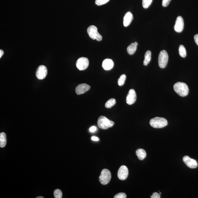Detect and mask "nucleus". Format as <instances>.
<instances>
[{
	"label": "nucleus",
	"instance_id": "f257e3e1",
	"mask_svg": "<svg viewBox=\"0 0 198 198\" xmlns=\"http://www.w3.org/2000/svg\"><path fill=\"white\" fill-rule=\"evenodd\" d=\"M174 89L176 93L181 97L186 96L189 93V88L186 84L179 82L176 83L174 86Z\"/></svg>",
	"mask_w": 198,
	"mask_h": 198
},
{
	"label": "nucleus",
	"instance_id": "f03ea898",
	"mask_svg": "<svg viewBox=\"0 0 198 198\" xmlns=\"http://www.w3.org/2000/svg\"><path fill=\"white\" fill-rule=\"evenodd\" d=\"M150 124L153 128L160 129L168 125V122L165 118L156 117L150 120Z\"/></svg>",
	"mask_w": 198,
	"mask_h": 198
},
{
	"label": "nucleus",
	"instance_id": "7ed1b4c3",
	"mask_svg": "<svg viewBox=\"0 0 198 198\" xmlns=\"http://www.w3.org/2000/svg\"><path fill=\"white\" fill-rule=\"evenodd\" d=\"M98 125L102 129H106L114 126V122L110 120L104 116L99 117L97 122Z\"/></svg>",
	"mask_w": 198,
	"mask_h": 198
},
{
	"label": "nucleus",
	"instance_id": "20e7f679",
	"mask_svg": "<svg viewBox=\"0 0 198 198\" xmlns=\"http://www.w3.org/2000/svg\"><path fill=\"white\" fill-rule=\"evenodd\" d=\"M87 33L91 38L96 40L98 41L102 40V36L98 33L97 27L94 26H91L88 28Z\"/></svg>",
	"mask_w": 198,
	"mask_h": 198
},
{
	"label": "nucleus",
	"instance_id": "39448f33",
	"mask_svg": "<svg viewBox=\"0 0 198 198\" xmlns=\"http://www.w3.org/2000/svg\"><path fill=\"white\" fill-rule=\"evenodd\" d=\"M111 179V172L107 169H104L102 171L99 177V181L101 184L106 185L110 182Z\"/></svg>",
	"mask_w": 198,
	"mask_h": 198
},
{
	"label": "nucleus",
	"instance_id": "423d86ee",
	"mask_svg": "<svg viewBox=\"0 0 198 198\" xmlns=\"http://www.w3.org/2000/svg\"><path fill=\"white\" fill-rule=\"evenodd\" d=\"M168 56L167 51L163 50L160 51L158 58L159 65L161 68H164L166 66L168 63Z\"/></svg>",
	"mask_w": 198,
	"mask_h": 198
},
{
	"label": "nucleus",
	"instance_id": "0eeeda50",
	"mask_svg": "<svg viewBox=\"0 0 198 198\" xmlns=\"http://www.w3.org/2000/svg\"><path fill=\"white\" fill-rule=\"evenodd\" d=\"M89 65V61L87 58L80 57L78 59L76 63L78 69L80 71H83L87 69Z\"/></svg>",
	"mask_w": 198,
	"mask_h": 198
},
{
	"label": "nucleus",
	"instance_id": "6e6552de",
	"mask_svg": "<svg viewBox=\"0 0 198 198\" xmlns=\"http://www.w3.org/2000/svg\"><path fill=\"white\" fill-rule=\"evenodd\" d=\"M47 74V69L44 65H40L37 68L36 75L37 78L39 80H42L45 78Z\"/></svg>",
	"mask_w": 198,
	"mask_h": 198
},
{
	"label": "nucleus",
	"instance_id": "1a4fd4ad",
	"mask_svg": "<svg viewBox=\"0 0 198 198\" xmlns=\"http://www.w3.org/2000/svg\"><path fill=\"white\" fill-rule=\"evenodd\" d=\"M129 175V170L127 167L125 165H122L118 170V176L121 180H125L127 178Z\"/></svg>",
	"mask_w": 198,
	"mask_h": 198
},
{
	"label": "nucleus",
	"instance_id": "9d476101",
	"mask_svg": "<svg viewBox=\"0 0 198 198\" xmlns=\"http://www.w3.org/2000/svg\"><path fill=\"white\" fill-rule=\"evenodd\" d=\"M184 21L182 17L179 16L177 18L175 24L174 26V30L177 33H180L184 28Z\"/></svg>",
	"mask_w": 198,
	"mask_h": 198
},
{
	"label": "nucleus",
	"instance_id": "9b49d317",
	"mask_svg": "<svg viewBox=\"0 0 198 198\" xmlns=\"http://www.w3.org/2000/svg\"><path fill=\"white\" fill-rule=\"evenodd\" d=\"M183 160L186 165L190 168H195L197 167L198 164L196 160L190 158L188 156H184Z\"/></svg>",
	"mask_w": 198,
	"mask_h": 198
},
{
	"label": "nucleus",
	"instance_id": "f8f14e48",
	"mask_svg": "<svg viewBox=\"0 0 198 198\" xmlns=\"http://www.w3.org/2000/svg\"><path fill=\"white\" fill-rule=\"evenodd\" d=\"M136 91L133 89L129 90V93L126 97V102L127 104L131 105L133 104L136 101Z\"/></svg>",
	"mask_w": 198,
	"mask_h": 198
},
{
	"label": "nucleus",
	"instance_id": "ddd939ff",
	"mask_svg": "<svg viewBox=\"0 0 198 198\" xmlns=\"http://www.w3.org/2000/svg\"><path fill=\"white\" fill-rule=\"evenodd\" d=\"M90 86L85 83L79 85L76 87V92L78 95L84 94L89 90Z\"/></svg>",
	"mask_w": 198,
	"mask_h": 198
},
{
	"label": "nucleus",
	"instance_id": "4468645a",
	"mask_svg": "<svg viewBox=\"0 0 198 198\" xmlns=\"http://www.w3.org/2000/svg\"><path fill=\"white\" fill-rule=\"evenodd\" d=\"M133 19V15L131 12H127L124 17V26L125 27L129 26L132 23Z\"/></svg>",
	"mask_w": 198,
	"mask_h": 198
},
{
	"label": "nucleus",
	"instance_id": "2eb2a0df",
	"mask_svg": "<svg viewBox=\"0 0 198 198\" xmlns=\"http://www.w3.org/2000/svg\"><path fill=\"white\" fill-rule=\"evenodd\" d=\"M114 64L112 60L110 59H106L103 61L102 67L105 70H109L114 66Z\"/></svg>",
	"mask_w": 198,
	"mask_h": 198
},
{
	"label": "nucleus",
	"instance_id": "dca6fc26",
	"mask_svg": "<svg viewBox=\"0 0 198 198\" xmlns=\"http://www.w3.org/2000/svg\"><path fill=\"white\" fill-rule=\"evenodd\" d=\"M137 46L138 43L136 42L131 44L127 49L128 54L130 55H132L134 54L137 49Z\"/></svg>",
	"mask_w": 198,
	"mask_h": 198
},
{
	"label": "nucleus",
	"instance_id": "f3484780",
	"mask_svg": "<svg viewBox=\"0 0 198 198\" xmlns=\"http://www.w3.org/2000/svg\"><path fill=\"white\" fill-rule=\"evenodd\" d=\"M136 154L138 158L141 160H143L146 157V153L143 149H138L136 150Z\"/></svg>",
	"mask_w": 198,
	"mask_h": 198
},
{
	"label": "nucleus",
	"instance_id": "a211bd4d",
	"mask_svg": "<svg viewBox=\"0 0 198 198\" xmlns=\"http://www.w3.org/2000/svg\"><path fill=\"white\" fill-rule=\"evenodd\" d=\"M7 143L6 134L4 132L0 134V147H5Z\"/></svg>",
	"mask_w": 198,
	"mask_h": 198
},
{
	"label": "nucleus",
	"instance_id": "6ab92c4d",
	"mask_svg": "<svg viewBox=\"0 0 198 198\" xmlns=\"http://www.w3.org/2000/svg\"><path fill=\"white\" fill-rule=\"evenodd\" d=\"M151 60V52L148 51L145 53V59L143 61V65L146 66L148 64Z\"/></svg>",
	"mask_w": 198,
	"mask_h": 198
},
{
	"label": "nucleus",
	"instance_id": "aec40b11",
	"mask_svg": "<svg viewBox=\"0 0 198 198\" xmlns=\"http://www.w3.org/2000/svg\"><path fill=\"white\" fill-rule=\"evenodd\" d=\"M116 100L115 99H110L106 103L105 107L106 108H111V107L115 105V104H116Z\"/></svg>",
	"mask_w": 198,
	"mask_h": 198
},
{
	"label": "nucleus",
	"instance_id": "412c9836",
	"mask_svg": "<svg viewBox=\"0 0 198 198\" xmlns=\"http://www.w3.org/2000/svg\"><path fill=\"white\" fill-rule=\"evenodd\" d=\"M179 53L180 55L182 57L185 58L186 55V51L185 47L183 45H181L179 48Z\"/></svg>",
	"mask_w": 198,
	"mask_h": 198
},
{
	"label": "nucleus",
	"instance_id": "4be33fe9",
	"mask_svg": "<svg viewBox=\"0 0 198 198\" xmlns=\"http://www.w3.org/2000/svg\"><path fill=\"white\" fill-rule=\"evenodd\" d=\"M126 76L125 74H123L118 79V85L119 86H122L125 83V80H126Z\"/></svg>",
	"mask_w": 198,
	"mask_h": 198
},
{
	"label": "nucleus",
	"instance_id": "5701e85b",
	"mask_svg": "<svg viewBox=\"0 0 198 198\" xmlns=\"http://www.w3.org/2000/svg\"><path fill=\"white\" fill-rule=\"evenodd\" d=\"M153 0H143V6L145 9H147L150 7Z\"/></svg>",
	"mask_w": 198,
	"mask_h": 198
},
{
	"label": "nucleus",
	"instance_id": "b1692460",
	"mask_svg": "<svg viewBox=\"0 0 198 198\" xmlns=\"http://www.w3.org/2000/svg\"><path fill=\"white\" fill-rule=\"evenodd\" d=\"M54 195L55 198H61L62 197V193L61 190L57 189L54 191Z\"/></svg>",
	"mask_w": 198,
	"mask_h": 198
},
{
	"label": "nucleus",
	"instance_id": "393cba45",
	"mask_svg": "<svg viewBox=\"0 0 198 198\" xmlns=\"http://www.w3.org/2000/svg\"><path fill=\"white\" fill-rule=\"evenodd\" d=\"M109 1V0H96L95 3L98 6H101L107 3Z\"/></svg>",
	"mask_w": 198,
	"mask_h": 198
},
{
	"label": "nucleus",
	"instance_id": "a878e982",
	"mask_svg": "<svg viewBox=\"0 0 198 198\" xmlns=\"http://www.w3.org/2000/svg\"><path fill=\"white\" fill-rule=\"evenodd\" d=\"M127 195L125 193H120L117 194L114 196V198H126Z\"/></svg>",
	"mask_w": 198,
	"mask_h": 198
},
{
	"label": "nucleus",
	"instance_id": "bb28decb",
	"mask_svg": "<svg viewBox=\"0 0 198 198\" xmlns=\"http://www.w3.org/2000/svg\"><path fill=\"white\" fill-rule=\"evenodd\" d=\"M171 0H163L162 6L164 7H166L169 5Z\"/></svg>",
	"mask_w": 198,
	"mask_h": 198
},
{
	"label": "nucleus",
	"instance_id": "cd10ccee",
	"mask_svg": "<svg viewBox=\"0 0 198 198\" xmlns=\"http://www.w3.org/2000/svg\"><path fill=\"white\" fill-rule=\"evenodd\" d=\"M151 198H160V196L159 194L157 192H154L152 195V196H150Z\"/></svg>",
	"mask_w": 198,
	"mask_h": 198
},
{
	"label": "nucleus",
	"instance_id": "c85d7f7f",
	"mask_svg": "<svg viewBox=\"0 0 198 198\" xmlns=\"http://www.w3.org/2000/svg\"><path fill=\"white\" fill-rule=\"evenodd\" d=\"M97 127L96 126H93L91 127L89 130L91 132H94L97 130Z\"/></svg>",
	"mask_w": 198,
	"mask_h": 198
},
{
	"label": "nucleus",
	"instance_id": "c756f323",
	"mask_svg": "<svg viewBox=\"0 0 198 198\" xmlns=\"http://www.w3.org/2000/svg\"><path fill=\"white\" fill-rule=\"evenodd\" d=\"M194 39L195 43L198 46V34H196L194 36Z\"/></svg>",
	"mask_w": 198,
	"mask_h": 198
},
{
	"label": "nucleus",
	"instance_id": "7c9ffc66",
	"mask_svg": "<svg viewBox=\"0 0 198 198\" xmlns=\"http://www.w3.org/2000/svg\"><path fill=\"white\" fill-rule=\"evenodd\" d=\"M92 140L93 141H97L99 140V139L98 138L96 137V136H93L91 137Z\"/></svg>",
	"mask_w": 198,
	"mask_h": 198
},
{
	"label": "nucleus",
	"instance_id": "2f4dec72",
	"mask_svg": "<svg viewBox=\"0 0 198 198\" xmlns=\"http://www.w3.org/2000/svg\"><path fill=\"white\" fill-rule=\"evenodd\" d=\"M4 54L3 51L2 50H0V58L2 57V55H3Z\"/></svg>",
	"mask_w": 198,
	"mask_h": 198
},
{
	"label": "nucleus",
	"instance_id": "473e14b6",
	"mask_svg": "<svg viewBox=\"0 0 198 198\" xmlns=\"http://www.w3.org/2000/svg\"><path fill=\"white\" fill-rule=\"evenodd\" d=\"M37 198H44V197L42 196H39L38 197H37Z\"/></svg>",
	"mask_w": 198,
	"mask_h": 198
}]
</instances>
